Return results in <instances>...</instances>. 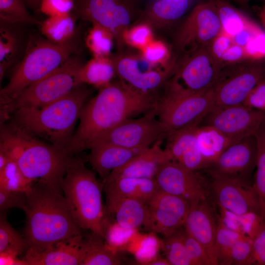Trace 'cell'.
Here are the masks:
<instances>
[{
  "mask_svg": "<svg viewBox=\"0 0 265 265\" xmlns=\"http://www.w3.org/2000/svg\"><path fill=\"white\" fill-rule=\"evenodd\" d=\"M147 205L148 217L144 227L164 237L184 228L191 206L183 198L159 189Z\"/></svg>",
  "mask_w": 265,
  "mask_h": 265,
  "instance_id": "cell-19",
  "label": "cell"
},
{
  "mask_svg": "<svg viewBox=\"0 0 265 265\" xmlns=\"http://www.w3.org/2000/svg\"><path fill=\"white\" fill-rule=\"evenodd\" d=\"M253 252V240L241 234L234 243L231 252V265H248Z\"/></svg>",
  "mask_w": 265,
  "mask_h": 265,
  "instance_id": "cell-44",
  "label": "cell"
},
{
  "mask_svg": "<svg viewBox=\"0 0 265 265\" xmlns=\"http://www.w3.org/2000/svg\"><path fill=\"white\" fill-rule=\"evenodd\" d=\"M41 0H25L26 3L29 7L34 9H39Z\"/></svg>",
  "mask_w": 265,
  "mask_h": 265,
  "instance_id": "cell-55",
  "label": "cell"
},
{
  "mask_svg": "<svg viewBox=\"0 0 265 265\" xmlns=\"http://www.w3.org/2000/svg\"><path fill=\"white\" fill-rule=\"evenodd\" d=\"M90 95V91L83 84L80 85L44 107L17 109L10 116L11 123L65 152Z\"/></svg>",
  "mask_w": 265,
  "mask_h": 265,
  "instance_id": "cell-4",
  "label": "cell"
},
{
  "mask_svg": "<svg viewBox=\"0 0 265 265\" xmlns=\"http://www.w3.org/2000/svg\"><path fill=\"white\" fill-rule=\"evenodd\" d=\"M103 186L106 195L132 198L146 204L159 189L155 178L104 179Z\"/></svg>",
  "mask_w": 265,
  "mask_h": 265,
  "instance_id": "cell-27",
  "label": "cell"
},
{
  "mask_svg": "<svg viewBox=\"0 0 265 265\" xmlns=\"http://www.w3.org/2000/svg\"><path fill=\"white\" fill-rule=\"evenodd\" d=\"M0 151L14 161L26 177L62 191L71 156L12 123L0 124Z\"/></svg>",
  "mask_w": 265,
  "mask_h": 265,
  "instance_id": "cell-3",
  "label": "cell"
},
{
  "mask_svg": "<svg viewBox=\"0 0 265 265\" xmlns=\"http://www.w3.org/2000/svg\"><path fill=\"white\" fill-rule=\"evenodd\" d=\"M264 249H265V221L259 232L253 239V252L252 255Z\"/></svg>",
  "mask_w": 265,
  "mask_h": 265,
  "instance_id": "cell-52",
  "label": "cell"
},
{
  "mask_svg": "<svg viewBox=\"0 0 265 265\" xmlns=\"http://www.w3.org/2000/svg\"><path fill=\"white\" fill-rule=\"evenodd\" d=\"M190 1L153 0L140 14L134 24L145 23L153 30L165 27L178 21L186 13Z\"/></svg>",
  "mask_w": 265,
  "mask_h": 265,
  "instance_id": "cell-25",
  "label": "cell"
},
{
  "mask_svg": "<svg viewBox=\"0 0 265 265\" xmlns=\"http://www.w3.org/2000/svg\"><path fill=\"white\" fill-rule=\"evenodd\" d=\"M199 126H188L167 133L168 139L165 150L171 161L178 162L196 144V132Z\"/></svg>",
  "mask_w": 265,
  "mask_h": 265,
  "instance_id": "cell-33",
  "label": "cell"
},
{
  "mask_svg": "<svg viewBox=\"0 0 265 265\" xmlns=\"http://www.w3.org/2000/svg\"><path fill=\"white\" fill-rule=\"evenodd\" d=\"M16 254L9 252H0V265H27L26 261L19 259Z\"/></svg>",
  "mask_w": 265,
  "mask_h": 265,
  "instance_id": "cell-51",
  "label": "cell"
},
{
  "mask_svg": "<svg viewBox=\"0 0 265 265\" xmlns=\"http://www.w3.org/2000/svg\"><path fill=\"white\" fill-rule=\"evenodd\" d=\"M26 193L0 188V212L14 208H20L24 211L26 206Z\"/></svg>",
  "mask_w": 265,
  "mask_h": 265,
  "instance_id": "cell-48",
  "label": "cell"
},
{
  "mask_svg": "<svg viewBox=\"0 0 265 265\" xmlns=\"http://www.w3.org/2000/svg\"></svg>",
  "mask_w": 265,
  "mask_h": 265,
  "instance_id": "cell-58",
  "label": "cell"
},
{
  "mask_svg": "<svg viewBox=\"0 0 265 265\" xmlns=\"http://www.w3.org/2000/svg\"><path fill=\"white\" fill-rule=\"evenodd\" d=\"M255 135L257 141V156L252 186L259 199L261 215L265 220V122Z\"/></svg>",
  "mask_w": 265,
  "mask_h": 265,
  "instance_id": "cell-35",
  "label": "cell"
},
{
  "mask_svg": "<svg viewBox=\"0 0 265 265\" xmlns=\"http://www.w3.org/2000/svg\"><path fill=\"white\" fill-rule=\"evenodd\" d=\"M155 179L159 189L183 198L191 206L208 200L210 188L205 179L178 162H166Z\"/></svg>",
  "mask_w": 265,
  "mask_h": 265,
  "instance_id": "cell-15",
  "label": "cell"
},
{
  "mask_svg": "<svg viewBox=\"0 0 265 265\" xmlns=\"http://www.w3.org/2000/svg\"><path fill=\"white\" fill-rule=\"evenodd\" d=\"M154 30L148 25L135 23L129 27L123 35L125 44L141 50L154 38Z\"/></svg>",
  "mask_w": 265,
  "mask_h": 265,
  "instance_id": "cell-43",
  "label": "cell"
},
{
  "mask_svg": "<svg viewBox=\"0 0 265 265\" xmlns=\"http://www.w3.org/2000/svg\"><path fill=\"white\" fill-rule=\"evenodd\" d=\"M72 55L56 69L31 84L17 97L0 106V123L22 107H44L65 96L78 86L77 74L82 65Z\"/></svg>",
  "mask_w": 265,
  "mask_h": 265,
  "instance_id": "cell-7",
  "label": "cell"
},
{
  "mask_svg": "<svg viewBox=\"0 0 265 265\" xmlns=\"http://www.w3.org/2000/svg\"><path fill=\"white\" fill-rule=\"evenodd\" d=\"M85 38V44L93 56L109 57L115 38L113 33L106 28L92 24Z\"/></svg>",
  "mask_w": 265,
  "mask_h": 265,
  "instance_id": "cell-36",
  "label": "cell"
},
{
  "mask_svg": "<svg viewBox=\"0 0 265 265\" xmlns=\"http://www.w3.org/2000/svg\"><path fill=\"white\" fill-rule=\"evenodd\" d=\"M40 26L46 39L57 44L72 40L75 32V19L71 13L48 17Z\"/></svg>",
  "mask_w": 265,
  "mask_h": 265,
  "instance_id": "cell-32",
  "label": "cell"
},
{
  "mask_svg": "<svg viewBox=\"0 0 265 265\" xmlns=\"http://www.w3.org/2000/svg\"><path fill=\"white\" fill-rule=\"evenodd\" d=\"M265 79V68L256 62H244L223 67L213 87L215 105L242 104L251 90Z\"/></svg>",
  "mask_w": 265,
  "mask_h": 265,
  "instance_id": "cell-12",
  "label": "cell"
},
{
  "mask_svg": "<svg viewBox=\"0 0 265 265\" xmlns=\"http://www.w3.org/2000/svg\"><path fill=\"white\" fill-rule=\"evenodd\" d=\"M164 85V94L157 100L156 110L167 133L188 126H199L215 105L213 88L191 93Z\"/></svg>",
  "mask_w": 265,
  "mask_h": 265,
  "instance_id": "cell-8",
  "label": "cell"
},
{
  "mask_svg": "<svg viewBox=\"0 0 265 265\" xmlns=\"http://www.w3.org/2000/svg\"><path fill=\"white\" fill-rule=\"evenodd\" d=\"M209 174L212 177L210 187L221 213H228L236 216L250 213L261 215L259 199L252 185Z\"/></svg>",
  "mask_w": 265,
  "mask_h": 265,
  "instance_id": "cell-18",
  "label": "cell"
},
{
  "mask_svg": "<svg viewBox=\"0 0 265 265\" xmlns=\"http://www.w3.org/2000/svg\"><path fill=\"white\" fill-rule=\"evenodd\" d=\"M24 237L28 248L42 251L81 235L62 192L41 182L26 194Z\"/></svg>",
  "mask_w": 265,
  "mask_h": 265,
  "instance_id": "cell-2",
  "label": "cell"
},
{
  "mask_svg": "<svg viewBox=\"0 0 265 265\" xmlns=\"http://www.w3.org/2000/svg\"><path fill=\"white\" fill-rule=\"evenodd\" d=\"M156 103L151 93L135 89L121 80L111 81L84 106L66 153L73 156L90 149L101 137L130 116L155 109Z\"/></svg>",
  "mask_w": 265,
  "mask_h": 265,
  "instance_id": "cell-1",
  "label": "cell"
},
{
  "mask_svg": "<svg viewBox=\"0 0 265 265\" xmlns=\"http://www.w3.org/2000/svg\"><path fill=\"white\" fill-rule=\"evenodd\" d=\"M257 156L255 135L245 136L228 147L210 166L209 173L252 185Z\"/></svg>",
  "mask_w": 265,
  "mask_h": 265,
  "instance_id": "cell-17",
  "label": "cell"
},
{
  "mask_svg": "<svg viewBox=\"0 0 265 265\" xmlns=\"http://www.w3.org/2000/svg\"><path fill=\"white\" fill-rule=\"evenodd\" d=\"M115 75L112 57L94 56L81 66L77 80L79 85L86 83L100 89L109 84Z\"/></svg>",
  "mask_w": 265,
  "mask_h": 265,
  "instance_id": "cell-29",
  "label": "cell"
},
{
  "mask_svg": "<svg viewBox=\"0 0 265 265\" xmlns=\"http://www.w3.org/2000/svg\"><path fill=\"white\" fill-rule=\"evenodd\" d=\"M106 214L112 215L120 226L136 230L145 226L148 217L147 204L132 198L106 195Z\"/></svg>",
  "mask_w": 265,
  "mask_h": 265,
  "instance_id": "cell-24",
  "label": "cell"
},
{
  "mask_svg": "<svg viewBox=\"0 0 265 265\" xmlns=\"http://www.w3.org/2000/svg\"><path fill=\"white\" fill-rule=\"evenodd\" d=\"M159 139L152 146L135 155L126 163L112 171L105 179L124 177L155 178L161 167L171 161Z\"/></svg>",
  "mask_w": 265,
  "mask_h": 265,
  "instance_id": "cell-22",
  "label": "cell"
},
{
  "mask_svg": "<svg viewBox=\"0 0 265 265\" xmlns=\"http://www.w3.org/2000/svg\"><path fill=\"white\" fill-rule=\"evenodd\" d=\"M156 115L155 108L141 117L129 118L103 135L92 146L107 144L133 150H145L167 133L164 125L156 118Z\"/></svg>",
  "mask_w": 265,
  "mask_h": 265,
  "instance_id": "cell-14",
  "label": "cell"
},
{
  "mask_svg": "<svg viewBox=\"0 0 265 265\" xmlns=\"http://www.w3.org/2000/svg\"><path fill=\"white\" fill-rule=\"evenodd\" d=\"M25 0H0V18L8 23L40 25L41 23L28 11Z\"/></svg>",
  "mask_w": 265,
  "mask_h": 265,
  "instance_id": "cell-41",
  "label": "cell"
},
{
  "mask_svg": "<svg viewBox=\"0 0 265 265\" xmlns=\"http://www.w3.org/2000/svg\"><path fill=\"white\" fill-rule=\"evenodd\" d=\"M142 60L151 67L159 65L168 67L174 65L176 59L172 58L171 49L163 41L154 39L141 50Z\"/></svg>",
  "mask_w": 265,
  "mask_h": 265,
  "instance_id": "cell-40",
  "label": "cell"
},
{
  "mask_svg": "<svg viewBox=\"0 0 265 265\" xmlns=\"http://www.w3.org/2000/svg\"><path fill=\"white\" fill-rule=\"evenodd\" d=\"M217 11L221 31L229 36L242 30L251 21L242 13L224 0H212Z\"/></svg>",
  "mask_w": 265,
  "mask_h": 265,
  "instance_id": "cell-34",
  "label": "cell"
},
{
  "mask_svg": "<svg viewBox=\"0 0 265 265\" xmlns=\"http://www.w3.org/2000/svg\"><path fill=\"white\" fill-rule=\"evenodd\" d=\"M116 75L133 88L151 93L163 86L172 75L175 65L162 70L144 71L136 57L120 53L112 57Z\"/></svg>",
  "mask_w": 265,
  "mask_h": 265,
  "instance_id": "cell-20",
  "label": "cell"
},
{
  "mask_svg": "<svg viewBox=\"0 0 265 265\" xmlns=\"http://www.w3.org/2000/svg\"><path fill=\"white\" fill-rule=\"evenodd\" d=\"M34 184L25 176L14 161L5 155H0V188L27 194Z\"/></svg>",
  "mask_w": 265,
  "mask_h": 265,
  "instance_id": "cell-31",
  "label": "cell"
},
{
  "mask_svg": "<svg viewBox=\"0 0 265 265\" xmlns=\"http://www.w3.org/2000/svg\"><path fill=\"white\" fill-rule=\"evenodd\" d=\"M146 265H171L166 258L156 257L148 262Z\"/></svg>",
  "mask_w": 265,
  "mask_h": 265,
  "instance_id": "cell-54",
  "label": "cell"
},
{
  "mask_svg": "<svg viewBox=\"0 0 265 265\" xmlns=\"http://www.w3.org/2000/svg\"><path fill=\"white\" fill-rule=\"evenodd\" d=\"M135 0H75L77 18L102 26L114 35L119 52L125 45L124 32L136 21Z\"/></svg>",
  "mask_w": 265,
  "mask_h": 265,
  "instance_id": "cell-9",
  "label": "cell"
},
{
  "mask_svg": "<svg viewBox=\"0 0 265 265\" xmlns=\"http://www.w3.org/2000/svg\"><path fill=\"white\" fill-rule=\"evenodd\" d=\"M181 230L164 237L161 248L171 265H195L185 246Z\"/></svg>",
  "mask_w": 265,
  "mask_h": 265,
  "instance_id": "cell-38",
  "label": "cell"
},
{
  "mask_svg": "<svg viewBox=\"0 0 265 265\" xmlns=\"http://www.w3.org/2000/svg\"><path fill=\"white\" fill-rule=\"evenodd\" d=\"M181 233L188 253L195 265H212L210 258L203 246L185 229H182Z\"/></svg>",
  "mask_w": 265,
  "mask_h": 265,
  "instance_id": "cell-45",
  "label": "cell"
},
{
  "mask_svg": "<svg viewBox=\"0 0 265 265\" xmlns=\"http://www.w3.org/2000/svg\"><path fill=\"white\" fill-rule=\"evenodd\" d=\"M221 31L216 7L212 1L196 5L177 31L175 49L182 56L209 48Z\"/></svg>",
  "mask_w": 265,
  "mask_h": 265,
  "instance_id": "cell-11",
  "label": "cell"
},
{
  "mask_svg": "<svg viewBox=\"0 0 265 265\" xmlns=\"http://www.w3.org/2000/svg\"><path fill=\"white\" fill-rule=\"evenodd\" d=\"M159 243L153 235H148L143 239L138 249L135 252L137 261L142 265H146L157 257Z\"/></svg>",
  "mask_w": 265,
  "mask_h": 265,
  "instance_id": "cell-47",
  "label": "cell"
},
{
  "mask_svg": "<svg viewBox=\"0 0 265 265\" xmlns=\"http://www.w3.org/2000/svg\"><path fill=\"white\" fill-rule=\"evenodd\" d=\"M212 48L217 58L226 65L258 61L265 58V31L251 20L234 35L221 31Z\"/></svg>",
  "mask_w": 265,
  "mask_h": 265,
  "instance_id": "cell-13",
  "label": "cell"
},
{
  "mask_svg": "<svg viewBox=\"0 0 265 265\" xmlns=\"http://www.w3.org/2000/svg\"><path fill=\"white\" fill-rule=\"evenodd\" d=\"M217 221L206 201L191 206L184 225L186 232L203 246L212 265H217L215 240Z\"/></svg>",
  "mask_w": 265,
  "mask_h": 265,
  "instance_id": "cell-21",
  "label": "cell"
},
{
  "mask_svg": "<svg viewBox=\"0 0 265 265\" xmlns=\"http://www.w3.org/2000/svg\"><path fill=\"white\" fill-rule=\"evenodd\" d=\"M103 230L106 244L110 249L116 252L117 248L128 241L135 230L123 228L114 221H110L106 215Z\"/></svg>",
  "mask_w": 265,
  "mask_h": 265,
  "instance_id": "cell-42",
  "label": "cell"
},
{
  "mask_svg": "<svg viewBox=\"0 0 265 265\" xmlns=\"http://www.w3.org/2000/svg\"><path fill=\"white\" fill-rule=\"evenodd\" d=\"M17 41L14 34L9 30L1 28L0 31V63H12Z\"/></svg>",
  "mask_w": 265,
  "mask_h": 265,
  "instance_id": "cell-49",
  "label": "cell"
},
{
  "mask_svg": "<svg viewBox=\"0 0 265 265\" xmlns=\"http://www.w3.org/2000/svg\"><path fill=\"white\" fill-rule=\"evenodd\" d=\"M242 104L249 108L265 112V79L251 90Z\"/></svg>",
  "mask_w": 265,
  "mask_h": 265,
  "instance_id": "cell-50",
  "label": "cell"
},
{
  "mask_svg": "<svg viewBox=\"0 0 265 265\" xmlns=\"http://www.w3.org/2000/svg\"><path fill=\"white\" fill-rule=\"evenodd\" d=\"M28 245L25 237L20 235L8 222L5 214L0 212V252H9L18 256L26 252Z\"/></svg>",
  "mask_w": 265,
  "mask_h": 265,
  "instance_id": "cell-39",
  "label": "cell"
},
{
  "mask_svg": "<svg viewBox=\"0 0 265 265\" xmlns=\"http://www.w3.org/2000/svg\"><path fill=\"white\" fill-rule=\"evenodd\" d=\"M264 20H265V10H264Z\"/></svg>",
  "mask_w": 265,
  "mask_h": 265,
  "instance_id": "cell-56",
  "label": "cell"
},
{
  "mask_svg": "<svg viewBox=\"0 0 265 265\" xmlns=\"http://www.w3.org/2000/svg\"><path fill=\"white\" fill-rule=\"evenodd\" d=\"M181 57L176 60L170 80L166 82L167 85L191 93L204 92L213 87L222 67L209 48Z\"/></svg>",
  "mask_w": 265,
  "mask_h": 265,
  "instance_id": "cell-10",
  "label": "cell"
},
{
  "mask_svg": "<svg viewBox=\"0 0 265 265\" xmlns=\"http://www.w3.org/2000/svg\"><path fill=\"white\" fill-rule=\"evenodd\" d=\"M203 121V125L212 126L229 137L241 139L255 135L265 122V112L243 104L225 106L214 105Z\"/></svg>",
  "mask_w": 265,
  "mask_h": 265,
  "instance_id": "cell-16",
  "label": "cell"
},
{
  "mask_svg": "<svg viewBox=\"0 0 265 265\" xmlns=\"http://www.w3.org/2000/svg\"><path fill=\"white\" fill-rule=\"evenodd\" d=\"M240 139L229 137L209 125L199 126L196 132L197 146L209 167L228 147Z\"/></svg>",
  "mask_w": 265,
  "mask_h": 265,
  "instance_id": "cell-28",
  "label": "cell"
},
{
  "mask_svg": "<svg viewBox=\"0 0 265 265\" xmlns=\"http://www.w3.org/2000/svg\"><path fill=\"white\" fill-rule=\"evenodd\" d=\"M78 49V44L73 39L57 44L46 39L31 44L8 83L0 90V106L6 105L28 86L56 69Z\"/></svg>",
  "mask_w": 265,
  "mask_h": 265,
  "instance_id": "cell-6",
  "label": "cell"
},
{
  "mask_svg": "<svg viewBox=\"0 0 265 265\" xmlns=\"http://www.w3.org/2000/svg\"></svg>",
  "mask_w": 265,
  "mask_h": 265,
  "instance_id": "cell-59",
  "label": "cell"
},
{
  "mask_svg": "<svg viewBox=\"0 0 265 265\" xmlns=\"http://www.w3.org/2000/svg\"><path fill=\"white\" fill-rule=\"evenodd\" d=\"M74 6L75 0H41L38 10L50 17L70 14Z\"/></svg>",
  "mask_w": 265,
  "mask_h": 265,
  "instance_id": "cell-46",
  "label": "cell"
},
{
  "mask_svg": "<svg viewBox=\"0 0 265 265\" xmlns=\"http://www.w3.org/2000/svg\"><path fill=\"white\" fill-rule=\"evenodd\" d=\"M71 212L81 229L89 230L104 238L106 217L102 200L103 184L83 162L71 156L61 186Z\"/></svg>",
  "mask_w": 265,
  "mask_h": 265,
  "instance_id": "cell-5",
  "label": "cell"
},
{
  "mask_svg": "<svg viewBox=\"0 0 265 265\" xmlns=\"http://www.w3.org/2000/svg\"><path fill=\"white\" fill-rule=\"evenodd\" d=\"M249 265H265V249L252 255L248 263Z\"/></svg>",
  "mask_w": 265,
  "mask_h": 265,
  "instance_id": "cell-53",
  "label": "cell"
},
{
  "mask_svg": "<svg viewBox=\"0 0 265 265\" xmlns=\"http://www.w3.org/2000/svg\"><path fill=\"white\" fill-rule=\"evenodd\" d=\"M83 241L80 235L58 242L42 251L27 249L23 259L27 265H81Z\"/></svg>",
  "mask_w": 265,
  "mask_h": 265,
  "instance_id": "cell-23",
  "label": "cell"
},
{
  "mask_svg": "<svg viewBox=\"0 0 265 265\" xmlns=\"http://www.w3.org/2000/svg\"><path fill=\"white\" fill-rule=\"evenodd\" d=\"M99 234L91 232L83 238V258L81 265H117L122 264L116 252L110 249Z\"/></svg>",
  "mask_w": 265,
  "mask_h": 265,
  "instance_id": "cell-30",
  "label": "cell"
},
{
  "mask_svg": "<svg viewBox=\"0 0 265 265\" xmlns=\"http://www.w3.org/2000/svg\"><path fill=\"white\" fill-rule=\"evenodd\" d=\"M238 0V1H244V0Z\"/></svg>",
  "mask_w": 265,
  "mask_h": 265,
  "instance_id": "cell-57",
  "label": "cell"
},
{
  "mask_svg": "<svg viewBox=\"0 0 265 265\" xmlns=\"http://www.w3.org/2000/svg\"><path fill=\"white\" fill-rule=\"evenodd\" d=\"M90 149V164L94 170L103 179L144 150L128 149L107 144L95 145Z\"/></svg>",
  "mask_w": 265,
  "mask_h": 265,
  "instance_id": "cell-26",
  "label": "cell"
},
{
  "mask_svg": "<svg viewBox=\"0 0 265 265\" xmlns=\"http://www.w3.org/2000/svg\"><path fill=\"white\" fill-rule=\"evenodd\" d=\"M215 248L217 265H230V254L236 241L242 234L226 225L218 218Z\"/></svg>",
  "mask_w": 265,
  "mask_h": 265,
  "instance_id": "cell-37",
  "label": "cell"
}]
</instances>
